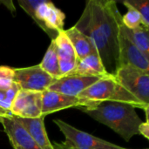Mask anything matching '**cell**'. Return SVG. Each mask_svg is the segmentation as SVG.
<instances>
[{
  "label": "cell",
  "mask_w": 149,
  "mask_h": 149,
  "mask_svg": "<svg viewBox=\"0 0 149 149\" xmlns=\"http://www.w3.org/2000/svg\"><path fill=\"white\" fill-rule=\"evenodd\" d=\"M79 108L93 120L113 129L126 141L139 134V127L143 122L135 107L127 103L104 101Z\"/></svg>",
  "instance_id": "cell-1"
},
{
  "label": "cell",
  "mask_w": 149,
  "mask_h": 149,
  "mask_svg": "<svg viewBox=\"0 0 149 149\" xmlns=\"http://www.w3.org/2000/svg\"><path fill=\"white\" fill-rule=\"evenodd\" d=\"M78 98L90 101L92 103H100L104 101L121 102L132 105L135 108L148 110L134 96L121 86L114 79L113 74L104 77L94 84L84 90Z\"/></svg>",
  "instance_id": "cell-2"
},
{
  "label": "cell",
  "mask_w": 149,
  "mask_h": 149,
  "mask_svg": "<svg viewBox=\"0 0 149 149\" xmlns=\"http://www.w3.org/2000/svg\"><path fill=\"white\" fill-rule=\"evenodd\" d=\"M92 5L100 30L108 44L116 66L122 17L117 9L114 1L92 0Z\"/></svg>",
  "instance_id": "cell-3"
},
{
  "label": "cell",
  "mask_w": 149,
  "mask_h": 149,
  "mask_svg": "<svg viewBox=\"0 0 149 149\" xmlns=\"http://www.w3.org/2000/svg\"><path fill=\"white\" fill-rule=\"evenodd\" d=\"M20 6L38 24V26L54 40L58 33L64 29L65 14L50 1L19 0Z\"/></svg>",
  "instance_id": "cell-4"
},
{
  "label": "cell",
  "mask_w": 149,
  "mask_h": 149,
  "mask_svg": "<svg viewBox=\"0 0 149 149\" xmlns=\"http://www.w3.org/2000/svg\"><path fill=\"white\" fill-rule=\"evenodd\" d=\"M74 27L87 38H89L95 45L100 58L107 72L109 73V70L112 67V65H115V62L109 49L108 44L100 30L99 22L95 17L92 5V0L86 2L85 10Z\"/></svg>",
  "instance_id": "cell-5"
},
{
  "label": "cell",
  "mask_w": 149,
  "mask_h": 149,
  "mask_svg": "<svg viewBox=\"0 0 149 149\" xmlns=\"http://www.w3.org/2000/svg\"><path fill=\"white\" fill-rule=\"evenodd\" d=\"M116 81L134 96L145 107H149V72L138 68L124 65L113 73Z\"/></svg>",
  "instance_id": "cell-6"
},
{
  "label": "cell",
  "mask_w": 149,
  "mask_h": 149,
  "mask_svg": "<svg viewBox=\"0 0 149 149\" xmlns=\"http://www.w3.org/2000/svg\"><path fill=\"white\" fill-rule=\"evenodd\" d=\"M53 122L65 137V142L73 149H123L124 148L113 144L105 140L95 137L88 133L79 130L61 120Z\"/></svg>",
  "instance_id": "cell-7"
},
{
  "label": "cell",
  "mask_w": 149,
  "mask_h": 149,
  "mask_svg": "<svg viewBox=\"0 0 149 149\" xmlns=\"http://www.w3.org/2000/svg\"><path fill=\"white\" fill-rule=\"evenodd\" d=\"M55 79L46 73L39 65L14 69L13 82L20 90L43 93L54 82Z\"/></svg>",
  "instance_id": "cell-8"
},
{
  "label": "cell",
  "mask_w": 149,
  "mask_h": 149,
  "mask_svg": "<svg viewBox=\"0 0 149 149\" xmlns=\"http://www.w3.org/2000/svg\"><path fill=\"white\" fill-rule=\"evenodd\" d=\"M42 93L19 90L15 96L10 112L18 118L34 119L41 115Z\"/></svg>",
  "instance_id": "cell-9"
},
{
  "label": "cell",
  "mask_w": 149,
  "mask_h": 149,
  "mask_svg": "<svg viewBox=\"0 0 149 149\" xmlns=\"http://www.w3.org/2000/svg\"><path fill=\"white\" fill-rule=\"evenodd\" d=\"M102 78L70 72L54 80L47 90L68 96L78 97L84 90Z\"/></svg>",
  "instance_id": "cell-10"
},
{
  "label": "cell",
  "mask_w": 149,
  "mask_h": 149,
  "mask_svg": "<svg viewBox=\"0 0 149 149\" xmlns=\"http://www.w3.org/2000/svg\"><path fill=\"white\" fill-rule=\"evenodd\" d=\"M96 103L79 99L78 97L68 96L53 91L45 90L42 93V109L41 115L47 114L70 108V107H86Z\"/></svg>",
  "instance_id": "cell-11"
},
{
  "label": "cell",
  "mask_w": 149,
  "mask_h": 149,
  "mask_svg": "<svg viewBox=\"0 0 149 149\" xmlns=\"http://www.w3.org/2000/svg\"><path fill=\"white\" fill-rule=\"evenodd\" d=\"M124 65H130L149 72L148 58H147L120 31L116 69Z\"/></svg>",
  "instance_id": "cell-12"
},
{
  "label": "cell",
  "mask_w": 149,
  "mask_h": 149,
  "mask_svg": "<svg viewBox=\"0 0 149 149\" xmlns=\"http://www.w3.org/2000/svg\"><path fill=\"white\" fill-rule=\"evenodd\" d=\"M1 123L14 149H41L15 116L3 117Z\"/></svg>",
  "instance_id": "cell-13"
},
{
  "label": "cell",
  "mask_w": 149,
  "mask_h": 149,
  "mask_svg": "<svg viewBox=\"0 0 149 149\" xmlns=\"http://www.w3.org/2000/svg\"><path fill=\"white\" fill-rule=\"evenodd\" d=\"M54 41L58 58L60 72L61 75L64 76L74 71L78 63L76 53L64 30L58 33Z\"/></svg>",
  "instance_id": "cell-14"
},
{
  "label": "cell",
  "mask_w": 149,
  "mask_h": 149,
  "mask_svg": "<svg viewBox=\"0 0 149 149\" xmlns=\"http://www.w3.org/2000/svg\"><path fill=\"white\" fill-rule=\"evenodd\" d=\"M16 117V116H15ZM17 121L23 126L29 135L34 140L41 149H54L50 141L45 127V116H40L34 119L18 118L16 117Z\"/></svg>",
  "instance_id": "cell-15"
},
{
  "label": "cell",
  "mask_w": 149,
  "mask_h": 149,
  "mask_svg": "<svg viewBox=\"0 0 149 149\" xmlns=\"http://www.w3.org/2000/svg\"><path fill=\"white\" fill-rule=\"evenodd\" d=\"M64 31L67 36V38H69L74 49L78 61L85 58L86 57L91 54L98 53L95 45L92 42V40L89 38H87L86 35L81 33L74 26L67 30H64Z\"/></svg>",
  "instance_id": "cell-16"
},
{
  "label": "cell",
  "mask_w": 149,
  "mask_h": 149,
  "mask_svg": "<svg viewBox=\"0 0 149 149\" xmlns=\"http://www.w3.org/2000/svg\"><path fill=\"white\" fill-rule=\"evenodd\" d=\"M72 72L99 78H104L110 75V73L107 72L98 53L91 54L85 58L79 60L74 71Z\"/></svg>",
  "instance_id": "cell-17"
},
{
  "label": "cell",
  "mask_w": 149,
  "mask_h": 149,
  "mask_svg": "<svg viewBox=\"0 0 149 149\" xmlns=\"http://www.w3.org/2000/svg\"><path fill=\"white\" fill-rule=\"evenodd\" d=\"M121 32L147 57L149 58V28L143 25L135 29H128L120 24Z\"/></svg>",
  "instance_id": "cell-18"
},
{
  "label": "cell",
  "mask_w": 149,
  "mask_h": 149,
  "mask_svg": "<svg viewBox=\"0 0 149 149\" xmlns=\"http://www.w3.org/2000/svg\"><path fill=\"white\" fill-rule=\"evenodd\" d=\"M39 66L42 68V70H44L46 73H48L55 79L62 76L59 69L58 58L54 40H52L41 63L39 64Z\"/></svg>",
  "instance_id": "cell-19"
},
{
  "label": "cell",
  "mask_w": 149,
  "mask_h": 149,
  "mask_svg": "<svg viewBox=\"0 0 149 149\" xmlns=\"http://www.w3.org/2000/svg\"><path fill=\"white\" fill-rule=\"evenodd\" d=\"M123 3L127 4L136 10L141 17L142 25L149 28V2L148 0H127Z\"/></svg>",
  "instance_id": "cell-20"
},
{
  "label": "cell",
  "mask_w": 149,
  "mask_h": 149,
  "mask_svg": "<svg viewBox=\"0 0 149 149\" xmlns=\"http://www.w3.org/2000/svg\"><path fill=\"white\" fill-rule=\"evenodd\" d=\"M123 4L128 9L127 12L121 18L123 25L131 30L138 28L139 26L142 25L141 17V15L139 14V12L136 10H134V8H132L131 6L125 4V3H123Z\"/></svg>",
  "instance_id": "cell-21"
},
{
  "label": "cell",
  "mask_w": 149,
  "mask_h": 149,
  "mask_svg": "<svg viewBox=\"0 0 149 149\" xmlns=\"http://www.w3.org/2000/svg\"><path fill=\"white\" fill-rule=\"evenodd\" d=\"M14 69L9 66H0V79L13 81Z\"/></svg>",
  "instance_id": "cell-22"
},
{
  "label": "cell",
  "mask_w": 149,
  "mask_h": 149,
  "mask_svg": "<svg viewBox=\"0 0 149 149\" xmlns=\"http://www.w3.org/2000/svg\"><path fill=\"white\" fill-rule=\"evenodd\" d=\"M139 134L144 136L147 140H149V122L146 120V122H142L139 127Z\"/></svg>",
  "instance_id": "cell-23"
},
{
  "label": "cell",
  "mask_w": 149,
  "mask_h": 149,
  "mask_svg": "<svg viewBox=\"0 0 149 149\" xmlns=\"http://www.w3.org/2000/svg\"><path fill=\"white\" fill-rule=\"evenodd\" d=\"M54 149H73L69 145H67L65 141L64 142H61V143H57V142H54L52 144Z\"/></svg>",
  "instance_id": "cell-24"
},
{
  "label": "cell",
  "mask_w": 149,
  "mask_h": 149,
  "mask_svg": "<svg viewBox=\"0 0 149 149\" xmlns=\"http://www.w3.org/2000/svg\"><path fill=\"white\" fill-rule=\"evenodd\" d=\"M0 115H2V116H3V117H7V116H10V115H12V114L10 113V111L4 110V109H3V108H0Z\"/></svg>",
  "instance_id": "cell-25"
},
{
  "label": "cell",
  "mask_w": 149,
  "mask_h": 149,
  "mask_svg": "<svg viewBox=\"0 0 149 149\" xmlns=\"http://www.w3.org/2000/svg\"><path fill=\"white\" fill-rule=\"evenodd\" d=\"M3 116L0 115V123H1V121H2V120H3Z\"/></svg>",
  "instance_id": "cell-26"
},
{
  "label": "cell",
  "mask_w": 149,
  "mask_h": 149,
  "mask_svg": "<svg viewBox=\"0 0 149 149\" xmlns=\"http://www.w3.org/2000/svg\"><path fill=\"white\" fill-rule=\"evenodd\" d=\"M123 149H127V148H123ZM146 149H148V148H146Z\"/></svg>",
  "instance_id": "cell-27"
}]
</instances>
